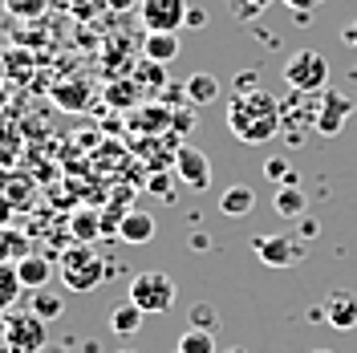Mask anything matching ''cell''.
<instances>
[{
    "instance_id": "cell-1",
    "label": "cell",
    "mask_w": 357,
    "mask_h": 353,
    "mask_svg": "<svg viewBox=\"0 0 357 353\" xmlns=\"http://www.w3.org/2000/svg\"><path fill=\"white\" fill-rule=\"evenodd\" d=\"M284 126L280 118V102L264 93V89H248V93H231L227 102V130L248 147H260L268 138H276Z\"/></svg>"
},
{
    "instance_id": "cell-2",
    "label": "cell",
    "mask_w": 357,
    "mask_h": 353,
    "mask_svg": "<svg viewBox=\"0 0 357 353\" xmlns=\"http://www.w3.org/2000/svg\"><path fill=\"white\" fill-rule=\"evenodd\" d=\"M280 73L292 93H325L329 89V61L317 49H296Z\"/></svg>"
},
{
    "instance_id": "cell-3",
    "label": "cell",
    "mask_w": 357,
    "mask_h": 353,
    "mask_svg": "<svg viewBox=\"0 0 357 353\" xmlns=\"http://www.w3.org/2000/svg\"><path fill=\"white\" fill-rule=\"evenodd\" d=\"M61 280L73 292H93V288H102V280H106V264H102V256L89 243H73L66 256H61Z\"/></svg>"
},
{
    "instance_id": "cell-4",
    "label": "cell",
    "mask_w": 357,
    "mask_h": 353,
    "mask_svg": "<svg viewBox=\"0 0 357 353\" xmlns=\"http://www.w3.org/2000/svg\"><path fill=\"white\" fill-rule=\"evenodd\" d=\"M175 296H178V285L167 276V272H158V268L138 272V276L130 280V301L142 313H171Z\"/></svg>"
},
{
    "instance_id": "cell-5",
    "label": "cell",
    "mask_w": 357,
    "mask_h": 353,
    "mask_svg": "<svg viewBox=\"0 0 357 353\" xmlns=\"http://www.w3.org/2000/svg\"><path fill=\"white\" fill-rule=\"evenodd\" d=\"M252 252L260 256V264L268 268H296L305 256H309V248L301 236H289V232H276V236H252Z\"/></svg>"
},
{
    "instance_id": "cell-6",
    "label": "cell",
    "mask_w": 357,
    "mask_h": 353,
    "mask_svg": "<svg viewBox=\"0 0 357 353\" xmlns=\"http://www.w3.org/2000/svg\"><path fill=\"white\" fill-rule=\"evenodd\" d=\"M4 345H8V353H41L45 350V321L33 309L4 313Z\"/></svg>"
},
{
    "instance_id": "cell-7",
    "label": "cell",
    "mask_w": 357,
    "mask_h": 353,
    "mask_svg": "<svg viewBox=\"0 0 357 353\" xmlns=\"http://www.w3.org/2000/svg\"><path fill=\"white\" fill-rule=\"evenodd\" d=\"M187 0H138V17L146 24V33H178L187 29Z\"/></svg>"
},
{
    "instance_id": "cell-8",
    "label": "cell",
    "mask_w": 357,
    "mask_h": 353,
    "mask_svg": "<svg viewBox=\"0 0 357 353\" xmlns=\"http://www.w3.org/2000/svg\"><path fill=\"white\" fill-rule=\"evenodd\" d=\"M357 102L349 98V93H341V89H325L321 93V106H317V126L312 130L325 134V138H333V134L345 130V122L354 118Z\"/></svg>"
},
{
    "instance_id": "cell-9",
    "label": "cell",
    "mask_w": 357,
    "mask_h": 353,
    "mask_svg": "<svg viewBox=\"0 0 357 353\" xmlns=\"http://www.w3.org/2000/svg\"><path fill=\"white\" fill-rule=\"evenodd\" d=\"M175 175L178 183H187L191 191H207L211 187V158L195 151V147H178L175 151Z\"/></svg>"
},
{
    "instance_id": "cell-10",
    "label": "cell",
    "mask_w": 357,
    "mask_h": 353,
    "mask_svg": "<svg viewBox=\"0 0 357 353\" xmlns=\"http://www.w3.org/2000/svg\"><path fill=\"white\" fill-rule=\"evenodd\" d=\"M325 325H333V329H357V296L354 292H345V288H333L329 296H325Z\"/></svg>"
},
{
    "instance_id": "cell-11",
    "label": "cell",
    "mask_w": 357,
    "mask_h": 353,
    "mask_svg": "<svg viewBox=\"0 0 357 353\" xmlns=\"http://www.w3.org/2000/svg\"><path fill=\"white\" fill-rule=\"evenodd\" d=\"M114 236H118L122 243H151L155 240V220H151L146 211H122Z\"/></svg>"
},
{
    "instance_id": "cell-12",
    "label": "cell",
    "mask_w": 357,
    "mask_h": 353,
    "mask_svg": "<svg viewBox=\"0 0 357 353\" xmlns=\"http://www.w3.org/2000/svg\"><path fill=\"white\" fill-rule=\"evenodd\" d=\"M142 57L151 66H171L178 57V33H146L142 37Z\"/></svg>"
},
{
    "instance_id": "cell-13",
    "label": "cell",
    "mask_w": 357,
    "mask_h": 353,
    "mask_svg": "<svg viewBox=\"0 0 357 353\" xmlns=\"http://www.w3.org/2000/svg\"><path fill=\"white\" fill-rule=\"evenodd\" d=\"M272 207H276L280 220H301L305 207H309V199H305V191H301L296 183H280L276 195H272Z\"/></svg>"
},
{
    "instance_id": "cell-14",
    "label": "cell",
    "mask_w": 357,
    "mask_h": 353,
    "mask_svg": "<svg viewBox=\"0 0 357 353\" xmlns=\"http://www.w3.org/2000/svg\"><path fill=\"white\" fill-rule=\"evenodd\" d=\"M17 276H21V285L24 288H45L49 285V276H53V264L45 260V256H37V252H29L24 260H17Z\"/></svg>"
},
{
    "instance_id": "cell-15",
    "label": "cell",
    "mask_w": 357,
    "mask_h": 353,
    "mask_svg": "<svg viewBox=\"0 0 357 353\" xmlns=\"http://www.w3.org/2000/svg\"><path fill=\"white\" fill-rule=\"evenodd\" d=\"M252 207H256V191H252L248 183H231V187L220 195V211L231 216V220H236V216H248Z\"/></svg>"
},
{
    "instance_id": "cell-16",
    "label": "cell",
    "mask_w": 357,
    "mask_h": 353,
    "mask_svg": "<svg viewBox=\"0 0 357 353\" xmlns=\"http://www.w3.org/2000/svg\"><path fill=\"white\" fill-rule=\"evenodd\" d=\"M183 93H187L191 106H211V102L220 98V82H215L211 73H191L187 86H183Z\"/></svg>"
},
{
    "instance_id": "cell-17",
    "label": "cell",
    "mask_w": 357,
    "mask_h": 353,
    "mask_svg": "<svg viewBox=\"0 0 357 353\" xmlns=\"http://www.w3.org/2000/svg\"><path fill=\"white\" fill-rule=\"evenodd\" d=\"M142 321H146V313L138 309L134 301L118 305V309H110V333H118V337H130V333H138V329H142Z\"/></svg>"
},
{
    "instance_id": "cell-18",
    "label": "cell",
    "mask_w": 357,
    "mask_h": 353,
    "mask_svg": "<svg viewBox=\"0 0 357 353\" xmlns=\"http://www.w3.org/2000/svg\"><path fill=\"white\" fill-rule=\"evenodd\" d=\"M29 309H33V313H37V317L45 321V325H49V321H61V313H66V301H61L53 288H37V292H33V301H29Z\"/></svg>"
},
{
    "instance_id": "cell-19",
    "label": "cell",
    "mask_w": 357,
    "mask_h": 353,
    "mask_svg": "<svg viewBox=\"0 0 357 353\" xmlns=\"http://www.w3.org/2000/svg\"><path fill=\"white\" fill-rule=\"evenodd\" d=\"M175 353H220V350H215V333H207V329H187V333H178Z\"/></svg>"
},
{
    "instance_id": "cell-20",
    "label": "cell",
    "mask_w": 357,
    "mask_h": 353,
    "mask_svg": "<svg viewBox=\"0 0 357 353\" xmlns=\"http://www.w3.org/2000/svg\"><path fill=\"white\" fill-rule=\"evenodd\" d=\"M21 276H17V264H0V313H13L17 296H21Z\"/></svg>"
},
{
    "instance_id": "cell-21",
    "label": "cell",
    "mask_w": 357,
    "mask_h": 353,
    "mask_svg": "<svg viewBox=\"0 0 357 353\" xmlns=\"http://www.w3.org/2000/svg\"><path fill=\"white\" fill-rule=\"evenodd\" d=\"M8 256L13 260L29 256V240H24L21 232H0V264H8Z\"/></svg>"
},
{
    "instance_id": "cell-22",
    "label": "cell",
    "mask_w": 357,
    "mask_h": 353,
    "mask_svg": "<svg viewBox=\"0 0 357 353\" xmlns=\"http://www.w3.org/2000/svg\"><path fill=\"white\" fill-rule=\"evenodd\" d=\"M69 227H73V236H77L82 243H89L93 236H98V232H102V223H98V216H93V211H77Z\"/></svg>"
},
{
    "instance_id": "cell-23",
    "label": "cell",
    "mask_w": 357,
    "mask_h": 353,
    "mask_svg": "<svg viewBox=\"0 0 357 353\" xmlns=\"http://www.w3.org/2000/svg\"><path fill=\"white\" fill-rule=\"evenodd\" d=\"M187 321H191V329H207V333H215V325H220V313L211 309V305H195Z\"/></svg>"
},
{
    "instance_id": "cell-24",
    "label": "cell",
    "mask_w": 357,
    "mask_h": 353,
    "mask_svg": "<svg viewBox=\"0 0 357 353\" xmlns=\"http://www.w3.org/2000/svg\"><path fill=\"white\" fill-rule=\"evenodd\" d=\"M264 175L268 179H280V183H296V171L289 167V158H268V163H264Z\"/></svg>"
},
{
    "instance_id": "cell-25",
    "label": "cell",
    "mask_w": 357,
    "mask_h": 353,
    "mask_svg": "<svg viewBox=\"0 0 357 353\" xmlns=\"http://www.w3.org/2000/svg\"><path fill=\"white\" fill-rule=\"evenodd\" d=\"M272 0H231V13H240V17H256L260 8H268Z\"/></svg>"
},
{
    "instance_id": "cell-26",
    "label": "cell",
    "mask_w": 357,
    "mask_h": 353,
    "mask_svg": "<svg viewBox=\"0 0 357 353\" xmlns=\"http://www.w3.org/2000/svg\"><path fill=\"white\" fill-rule=\"evenodd\" d=\"M151 195L175 199V191H171V179H167V175H151Z\"/></svg>"
},
{
    "instance_id": "cell-27",
    "label": "cell",
    "mask_w": 357,
    "mask_h": 353,
    "mask_svg": "<svg viewBox=\"0 0 357 353\" xmlns=\"http://www.w3.org/2000/svg\"><path fill=\"white\" fill-rule=\"evenodd\" d=\"M248 89H260V86H256V69L236 73V93H248Z\"/></svg>"
},
{
    "instance_id": "cell-28",
    "label": "cell",
    "mask_w": 357,
    "mask_h": 353,
    "mask_svg": "<svg viewBox=\"0 0 357 353\" xmlns=\"http://www.w3.org/2000/svg\"><path fill=\"white\" fill-rule=\"evenodd\" d=\"M284 4H289L296 17H309L312 8H317V4H325V0H284Z\"/></svg>"
},
{
    "instance_id": "cell-29",
    "label": "cell",
    "mask_w": 357,
    "mask_h": 353,
    "mask_svg": "<svg viewBox=\"0 0 357 353\" xmlns=\"http://www.w3.org/2000/svg\"><path fill=\"white\" fill-rule=\"evenodd\" d=\"M203 24H207V13L203 8H191L187 13V29H203Z\"/></svg>"
},
{
    "instance_id": "cell-30",
    "label": "cell",
    "mask_w": 357,
    "mask_h": 353,
    "mask_svg": "<svg viewBox=\"0 0 357 353\" xmlns=\"http://www.w3.org/2000/svg\"><path fill=\"white\" fill-rule=\"evenodd\" d=\"M301 232H305V240H312V236L321 232V223L312 220V216H301Z\"/></svg>"
},
{
    "instance_id": "cell-31",
    "label": "cell",
    "mask_w": 357,
    "mask_h": 353,
    "mask_svg": "<svg viewBox=\"0 0 357 353\" xmlns=\"http://www.w3.org/2000/svg\"><path fill=\"white\" fill-rule=\"evenodd\" d=\"M341 41L349 45V49H357V21H349L345 29H341Z\"/></svg>"
},
{
    "instance_id": "cell-32",
    "label": "cell",
    "mask_w": 357,
    "mask_h": 353,
    "mask_svg": "<svg viewBox=\"0 0 357 353\" xmlns=\"http://www.w3.org/2000/svg\"><path fill=\"white\" fill-rule=\"evenodd\" d=\"M13 8H17V13H37V8H45V0H17Z\"/></svg>"
},
{
    "instance_id": "cell-33",
    "label": "cell",
    "mask_w": 357,
    "mask_h": 353,
    "mask_svg": "<svg viewBox=\"0 0 357 353\" xmlns=\"http://www.w3.org/2000/svg\"><path fill=\"white\" fill-rule=\"evenodd\" d=\"M8 223V203H0V227Z\"/></svg>"
},
{
    "instance_id": "cell-34",
    "label": "cell",
    "mask_w": 357,
    "mask_h": 353,
    "mask_svg": "<svg viewBox=\"0 0 357 353\" xmlns=\"http://www.w3.org/2000/svg\"><path fill=\"white\" fill-rule=\"evenodd\" d=\"M0 341H4V313H0Z\"/></svg>"
},
{
    "instance_id": "cell-35",
    "label": "cell",
    "mask_w": 357,
    "mask_h": 353,
    "mask_svg": "<svg viewBox=\"0 0 357 353\" xmlns=\"http://www.w3.org/2000/svg\"><path fill=\"white\" fill-rule=\"evenodd\" d=\"M223 353H248V350H240V345H236V350H223Z\"/></svg>"
},
{
    "instance_id": "cell-36",
    "label": "cell",
    "mask_w": 357,
    "mask_h": 353,
    "mask_svg": "<svg viewBox=\"0 0 357 353\" xmlns=\"http://www.w3.org/2000/svg\"><path fill=\"white\" fill-rule=\"evenodd\" d=\"M312 353H333V350H312Z\"/></svg>"
},
{
    "instance_id": "cell-37",
    "label": "cell",
    "mask_w": 357,
    "mask_h": 353,
    "mask_svg": "<svg viewBox=\"0 0 357 353\" xmlns=\"http://www.w3.org/2000/svg\"><path fill=\"white\" fill-rule=\"evenodd\" d=\"M114 353H134V350H114Z\"/></svg>"
}]
</instances>
